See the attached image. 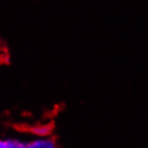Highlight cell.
Wrapping results in <instances>:
<instances>
[{
  "instance_id": "cell-1",
  "label": "cell",
  "mask_w": 148,
  "mask_h": 148,
  "mask_svg": "<svg viewBox=\"0 0 148 148\" xmlns=\"http://www.w3.org/2000/svg\"><path fill=\"white\" fill-rule=\"evenodd\" d=\"M53 129H54V123L51 122V123L45 124V125H37V126H33L31 127H28L27 130L34 135L45 136L50 135Z\"/></svg>"
},
{
  "instance_id": "cell-2",
  "label": "cell",
  "mask_w": 148,
  "mask_h": 148,
  "mask_svg": "<svg viewBox=\"0 0 148 148\" xmlns=\"http://www.w3.org/2000/svg\"><path fill=\"white\" fill-rule=\"evenodd\" d=\"M26 148H56V138L40 139L26 144Z\"/></svg>"
},
{
  "instance_id": "cell-3",
  "label": "cell",
  "mask_w": 148,
  "mask_h": 148,
  "mask_svg": "<svg viewBox=\"0 0 148 148\" xmlns=\"http://www.w3.org/2000/svg\"><path fill=\"white\" fill-rule=\"evenodd\" d=\"M8 148H26V144L22 143L18 140H7L6 141Z\"/></svg>"
},
{
  "instance_id": "cell-4",
  "label": "cell",
  "mask_w": 148,
  "mask_h": 148,
  "mask_svg": "<svg viewBox=\"0 0 148 148\" xmlns=\"http://www.w3.org/2000/svg\"><path fill=\"white\" fill-rule=\"evenodd\" d=\"M0 148H8L6 141H2L0 140Z\"/></svg>"
}]
</instances>
